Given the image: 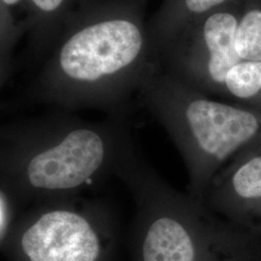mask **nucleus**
<instances>
[{"instance_id":"nucleus-1","label":"nucleus","mask_w":261,"mask_h":261,"mask_svg":"<svg viewBox=\"0 0 261 261\" xmlns=\"http://www.w3.org/2000/svg\"><path fill=\"white\" fill-rule=\"evenodd\" d=\"M147 0H89L67 20L29 91L33 101L120 113L155 60Z\"/></svg>"},{"instance_id":"nucleus-2","label":"nucleus","mask_w":261,"mask_h":261,"mask_svg":"<svg viewBox=\"0 0 261 261\" xmlns=\"http://www.w3.org/2000/svg\"><path fill=\"white\" fill-rule=\"evenodd\" d=\"M139 92L182 151L196 196H202L227 162L261 143V122L252 112L200 97H179L171 80L159 72L158 60Z\"/></svg>"},{"instance_id":"nucleus-3","label":"nucleus","mask_w":261,"mask_h":261,"mask_svg":"<svg viewBox=\"0 0 261 261\" xmlns=\"http://www.w3.org/2000/svg\"><path fill=\"white\" fill-rule=\"evenodd\" d=\"M50 140L23 151L14 179L33 195H65L97 178L114 155L112 126L47 122Z\"/></svg>"},{"instance_id":"nucleus-4","label":"nucleus","mask_w":261,"mask_h":261,"mask_svg":"<svg viewBox=\"0 0 261 261\" xmlns=\"http://www.w3.org/2000/svg\"><path fill=\"white\" fill-rule=\"evenodd\" d=\"M89 215L54 208L38 215L20 239L29 261H96L100 240Z\"/></svg>"},{"instance_id":"nucleus-5","label":"nucleus","mask_w":261,"mask_h":261,"mask_svg":"<svg viewBox=\"0 0 261 261\" xmlns=\"http://www.w3.org/2000/svg\"><path fill=\"white\" fill-rule=\"evenodd\" d=\"M149 219L142 246L143 261H195V245L183 223L184 216L174 210H155Z\"/></svg>"},{"instance_id":"nucleus-6","label":"nucleus","mask_w":261,"mask_h":261,"mask_svg":"<svg viewBox=\"0 0 261 261\" xmlns=\"http://www.w3.org/2000/svg\"><path fill=\"white\" fill-rule=\"evenodd\" d=\"M89 0H25L29 34L25 56L43 57L56 45L67 20L81 5Z\"/></svg>"},{"instance_id":"nucleus-7","label":"nucleus","mask_w":261,"mask_h":261,"mask_svg":"<svg viewBox=\"0 0 261 261\" xmlns=\"http://www.w3.org/2000/svg\"><path fill=\"white\" fill-rule=\"evenodd\" d=\"M237 20L228 13H214L206 18L201 28L205 48L207 79L215 84H224L226 75L242 58L236 48Z\"/></svg>"},{"instance_id":"nucleus-8","label":"nucleus","mask_w":261,"mask_h":261,"mask_svg":"<svg viewBox=\"0 0 261 261\" xmlns=\"http://www.w3.org/2000/svg\"><path fill=\"white\" fill-rule=\"evenodd\" d=\"M221 196L249 213L261 212V154H252L234 165L222 179Z\"/></svg>"},{"instance_id":"nucleus-9","label":"nucleus","mask_w":261,"mask_h":261,"mask_svg":"<svg viewBox=\"0 0 261 261\" xmlns=\"http://www.w3.org/2000/svg\"><path fill=\"white\" fill-rule=\"evenodd\" d=\"M225 87L235 97L248 99L261 91V61L241 62L228 72Z\"/></svg>"},{"instance_id":"nucleus-10","label":"nucleus","mask_w":261,"mask_h":261,"mask_svg":"<svg viewBox=\"0 0 261 261\" xmlns=\"http://www.w3.org/2000/svg\"><path fill=\"white\" fill-rule=\"evenodd\" d=\"M238 55L248 61H261V11L245 15L236 32Z\"/></svg>"},{"instance_id":"nucleus-11","label":"nucleus","mask_w":261,"mask_h":261,"mask_svg":"<svg viewBox=\"0 0 261 261\" xmlns=\"http://www.w3.org/2000/svg\"><path fill=\"white\" fill-rule=\"evenodd\" d=\"M19 11H23L28 16L25 0H0L1 45L3 47H13L20 34L28 31L27 28L16 19V13Z\"/></svg>"},{"instance_id":"nucleus-12","label":"nucleus","mask_w":261,"mask_h":261,"mask_svg":"<svg viewBox=\"0 0 261 261\" xmlns=\"http://www.w3.org/2000/svg\"><path fill=\"white\" fill-rule=\"evenodd\" d=\"M224 1L226 0H180V9L187 12L188 16H197L205 14Z\"/></svg>"},{"instance_id":"nucleus-13","label":"nucleus","mask_w":261,"mask_h":261,"mask_svg":"<svg viewBox=\"0 0 261 261\" xmlns=\"http://www.w3.org/2000/svg\"><path fill=\"white\" fill-rule=\"evenodd\" d=\"M13 217V209H12V199L9 195L4 190L1 189L0 193V237L1 241H3L4 237L8 232L12 218Z\"/></svg>"}]
</instances>
